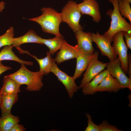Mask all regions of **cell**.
Returning <instances> with one entry per match:
<instances>
[{
    "label": "cell",
    "instance_id": "obj_1",
    "mask_svg": "<svg viewBox=\"0 0 131 131\" xmlns=\"http://www.w3.org/2000/svg\"><path fill=\"white\" fill-rule=\"evenodd\" d=\"M42 14L37 17L27 19L35 22L41 26L44 32L61 36L59 31V26L62 22L60 13L49 7H43L41 9Z\"/></svg>",
    "mask_w": 131,
    "mask_h": 131
},
{
    "label": "cell",
    "instance_id": "obj_2",
    "mask_svg": "<svg viewBox=\"0 0 131 131\" xmlns=\"http://www.w3.org/2000/svg\"><path fill=\"white\" fill-rule=\"evenodd\" d=\"M8 75L21 85H27L25 89L29 91H38L43 85L42 80L43 75L39 71H31L21 64L20 68L16 71Z\"/></svg>",
    "mask_w": 131,
    "mask_h": 131
},
{
    "label": "cell",
    "instance_id": "obj_3",
    "mask_svg": "<svg viewBox=\"0 0 131 131\" xmlns=\"http://www.w3.org/2000/svg\"><path fill=\"white\" fill-rule=\"evenodd\" d=\"M114 7L113 9H109L106 12L110 17L111 21L110 27L104 35L111 43L114 35L117 32L121 31L131 34V25L120 14L118 8V0H108Z\"/></svg>",
    "mask_w": 131,
    "mask_h": 131
},
{
    "label": "cell",
    "instance_id": "obj_4",
    "mask_svg": "<svg viewBox=\"0 0 131 131\" xmlns=\"http://www.w3.org/2000/svg\"><path fill=\"white\" fill-rule=\"evenodd\" d=\"M60 13L62 22L67 23L74 33L83 27L80 24L81 14L76 2L68 1L63 7Z\"/></svg>",
    "mask_w": 131,
    "mask_h": 131
},
{
    "label": "cell",
    "instance_id": "obj_5",
    "mask_svg": "<svg viewBox=\"0 0 131 131\" xmlns=\"http://www.w3.org/2000/svg\"><path fill=\"white\" fill-rule=\"evenodd\" d=\"M124 31H121L114 35L112 46L115 53L119 59L122 68L126 74L128 71V48L123 39Z\"/></svg>",
    "mask_w": 131,
    "mask_h": 131
},
{
    "label": "cell",
    "instance_id": "obj_6",
    "mask_svg": "<svg viewBox=\"0 0 131 131\" xmlns=\"http://www.w3.org/2000/svg\"><path fill=\"white\" fill-rule=\"evenodd\" d=\"M106 67L109 73L118 82L122 89L127 88L131 90V79L126 75L122 69L119 58L107 63Z\"/></svg>",
    "mask_w": 131,
    "mask_h": 131
},
{
    "label": "cell",
    "instance_id": "obj_7",
    "mask_svg": "<svg viewBox=\"0 0 131 131\" xmlns=\"http://www.w3.org/2000/svg\"><path fill=\"white\" fill-rule=\"evenodd\" d=\"M93 57L89 63L79 87L82 88L89 83L95 77L104 70L106 67L107 63H104L98 60L99 53L94 52Z\"/></svg>",
    "mask_w": 131,
    "mask_h": 131
},
{
    "label": "cell",
    "instance_id": "obj_8",
    "mask_svg": "<svg viewBox=\"0 0 131 131\" xmlns=\"http://www.w3.org/2000/svg\"><path fill=\"white\" fill-rule=\"evenodd\" d=\"M52 65L50 72L53 73L57 77L66 88L69 97L71 98L74 93L80 88L75 82L73 77H71L60 70L57 66L54 58H52Z\"/></svg>",
    "mask_w": 131,
    "mask_h": 131
},
{
    "label": "cell",
    "instance_id": "obj_9",
    "mask_svg": "<svg viewBox=\"0 0 131 131\" xmlns=\"http://www.w3.org/2000/svg\"><path fill=\"white\" fill-rule=\"evenodd\" d=\"M93 42L96 44L101 55L107 57L110 61L117 57L111 44V42L104 35H101L97 31L96 33H92Z\"/></svg>",
    "mask_w": 131,
    "mask_h": 131
},
{
    "label": "cell",
    "instance_id": "obj_10",
    "mask_svg": "<svg viewBox=\"0 0 131 131\" xmlns=\"http://www.w3.org/2000/svg\"><path fill=\"white\" fill-rule=\"evenodd\" d=\"M78 8L81 14L90 15L92 17L93 21L99 22L101 18L98 4L95 0H83L77 4Z\"/></svg>",
    "mask_w": 131,
    "mask_h": 131
},
{
    "label": "cell",
    "instance_id": "obj_11",
    "mask_svg": "<svg viewBox=\"0 0 131 131\" xmlns=\"http://www.w3.org/2000/svg\"><path fill=\"white\" fill-rule=\"evenodd\" d=\"M54 58L57 64L65 61L76 58L78 55L79 49L77 45L73 46L68 44L65 40L62 45Z\"/></svg>",
    "mask_w": 131,
    "mask_h": 131
},
{
    "label": "cell",
    "instance_id": "obj_12",
    "mask_svg": "<svg viewBox=\"0 0 131 131\" xmlns=\"http://www.w3.org/2000/svg\"><path fill=\"white\" fill-rule=\"evenodd\" d=\"M42 39L34 31L31 29L22 36L14 38L12 45L13 47L16 48L20 53H26L27 51L22 49L20 47L21 45L27 43H35L42 45Z\"/></svg>",
    "mask_w": 131,
    "mask_h": 131
},
{
    "label": "cell",
    "instance_id": "obj_13",
    "mask_svg": "<svg viewBox=\"0 0 131 131\" xmlns=\"http://www.w3.org/2000/svg\"><path fill=\"white\" fill-rule=\"evenodd\" d=\"M75 33L78 48L84 52L94 53V49L92 45L91 33L85 32L80 30Z\"/></svg>",
    "mask_w": 131,
    "mask_h": 131
},
{
    "label": "cell",
    "instance_id": "obj_14",
    "mask_svg": "<svg viewBox=\"0 0 131 131\" xmlns=\"http://www.w3.org/2000/svg\"><path fill=\"white\" fill-rule=\"evenodd\" d=\"M94 55V53L85 52L79 49L78 55L76 58V66L73 76L75 80L80 77L86 70Z\"/></svg>",
    "mask_w": 131,
    "mask_h": 131
},
{
    "label": "cell",
    "instance_id": "obj_15",
    "mask_svg": "<svg viewBox=\"0 0 131 131\" xmlns=\"http://www.w3.org/2000/svg\"><path fill=\"white\" fill-rule=\"evenodd\" d=\"M121 89L117 81L109 74L103 78L98 85L97 91L115 93Z\"/></svg>",
    "mask_w": 131,
    "mask_h": 131
},
{
    "label": "cell",
    "instance_id": "obj_16",
    "mask_svg": "<svg viewBox=\"0 0 131 131\" xmlns=\"http://www.w3.org/2000/svg\"><path fill=\"white\" fill-rule=\"evenodd\" d=\"M106 69L101 71L95 77L87 84L82 88L84 95H92L97 92L98 87L103 78L109 74Z\"/></svg>",
    "mask_w": 131,
    "mask_h": 131
},
{
    "label": "cell",
    "instance_id": "obj_17",
    "mask_svg": "<svg viewBox=\"0 0 131 131\" xmlns=\"http://www.w3.org/2000/svg\"><path fill=\"white\" fill-rule=\"evenodd\" d=\"M21 85L8 75L5 76L3 84L0 90L1 95L5 94H16L20 91Z\"/></svg>",
    "mask_w": 131,
    "mask_h": 131
},
{
    "label": "cell",
    "instance_id": "obj_18",
    "mask_svg": "<svg viewBox=\"0 0 131 131\" xmlns=\"http://www.w3.org/2000/svg\"><path fill=\"white\" fill-rule=\"evenodd\" d=\"M13 47L12 45L4 47L0 51V61L3 60H12L17 62L20 64L27 66H32V62L28 61L22 60L16 56L12 50Z\"/></svg>",
    "mask_w": 131,
    "mask_h": 131
},
{
    "label": "cell",
    "instance_id": "obj_19",
    "mask_svg": "<svg viewBox=\"0 0 131 131\" xmlns=\"http://www.w3.org/2000/svg\"><path fill=\"white\" fill-rule=\"evenodd\" d=\"M1 101L0 108L1 116L11 113V110L13 105L18 100V94H5L2 95Z\"/></svg>",
    "mask_w": 131,
    "mask_h": 131
},
{
    "label": "cell",
    "instance_id": "obj_20",
    "mask_svg": "<svg viewBox=\"0 0 131 131\" xmlns=\"http://www.w3.org/2000/svg\"><path fill=\"white\" fill-rule=\"evenodd\" d=\"M19 121L18 116H14L11 113L1 116L0 117V131H10Z\"/></svg>",
    "mask_w": 131,
    "mask_h": 131
},
{
    "label": "cell",
    "instance_id": "obj_21",
    "mask_svg": "<svg viewBox=\"0 0 131 131\" xmlns=\"http://www.w3.org/2000/svg\"><path fill=\"white\" fill-rule=\"evenodd\" d=\"M62 36H56L54 38L48 39L42 38V44L46 45L49 49V51L51 55H53L61 48L64 40Z\"/></svg>",
    "mask_w": 131,
    "mask_h": 131
},
{
    "label": "cell",
    "instance_id": "obj_22",
    "mask_svg": "<svg viewBox=\"0 0 131 131\" xmlns=\"http://www.w3.org/2000/svg\"><path fill=\"white\" fill-rule=\"evenodd\" d=\"M47 56L45 57L39 59L35 56L29 53L28 55L34 58L38 63L39 66V71L43 75H47L50 72L52 65L51 55L48 51L46 52Z\"/></svg>",
    "mask_w": 131,
    "mask_h": 131
},
{
    "label": "cell",
    "instance_id": "obj_23",
    "mask_svg": "<svg viewBox=\"0 0 131 131\" xmlns=\"http://www.w3.org/2000/svg\"><path fill=\"white\" fill-rule=\"evenodd\" d=\"M14 35V30L12 26L4 34L0 36V48L3 46L12 45Z\"/></svg>",
    "mask_w": 131,
    "mask_h": 131
},
{
    "label": "cell",
    "instance_id": "obj_24",
    "mask_svg": "<svg viewBox=\"0 0 131 131\" xmlns=\"http://www.w3.org/2000/svg\"><path fill=\"white\" fill-rule=\"evenodd\" d=\"M118 8L122 16L127 18L131 23V8L130 3L124 0H118Z\"/></svg>",
    "mask_w": 131,
    "mask_h": 131
},
{
    "label": "cell",
    "instance_id": "obj_25",
    "mask_svg": "<svg viewBox=\"0 0 131 131\" xmlns=\"http://www.w3.org/2000/svg\"><path fill=\"white\" fill-rule=\"evenodd\" d=\"M86 116L87 118L88 125L85 131H100L98 125L95 124L92 121L91 116L88 113L86 114Z\"/></svg>",
    "mask_w": 131,
    "mask_h": 131
},
{
    "label": "cell",
    "instance_id": "obj_26",
    "mask_svg": "<svg viewBox=\"0 0 131 131\" xmlns=\"http://www.w3.org/2000/svg\"><path fill=\"white\" fill-rule=\"evenodd\" d=\"M100 131H122L118 129L115 126L109 124L106 120H104L99 124Z\"/></svg>",
    "mask_w": 131,
    "mask_h": 131
},
{
    "label": "cell",
    "instance_id": "obj_27",
    "mask_svg": "<svg viewBox=\"0 0 131 131\" xmlns=\"http://www.w3.org/2000/svg\"><path fill=\"white\" fill-rule=\"evenodd\" d=\"M123 36H124L126 44L128 48L131 49V34H129L126 32L124 31Z\"/></svg>",
    "mask_w": 131,
    "mask_h": 131
},
{
    "label": "cell",
    "instance_id": "obj_28",
    "mask_svg": "<svg viewBox=\"0 0 131 131\" xmlns=\"http://www.w3.org/2000/svg\"><path fill=\"white\" fill-rule=\"evenodd\" d=\"M26 129L23 125L18 123L14 125L10 131H25Z\"/></svg>",
    "mask_w": 131,
    "mask_h": 131
},
{
    "label": "cell",
    "instance_id": "obj_29",
    "mask_svg": "<svg viewBox=\"0 0 131 131\" xmlns=\"http://www.w3.org/2000/svg\"><path fill=\"white\" fill-rule=\"evenodd\" d=\"M12 69L11 67L4 65L2 64L1 61H0V75L4 72Z\"/></svg>",
    "mask_w": 131,
    "mask_h": 131
},
{
    "label": "cell",
    "instance_id": "obj_30",
    "mask_svg": "<svg viewBox=\"0 0 131 131\" xmlns=\"http://www.w3.org/2000/svg\"><path fill=\"white\" fill-rule=\"evenodd\" d=\"M131 56L130 54L128 55V71L127 74L128 78L131 79Z\"/></svg>",
    "mask_w": 131,
    "mask_h": 131
},
{
    "label": "cell",
    "instance_id": "obj_31",
    "mask_svg": "<svg viewBox=\"0 0 131 131\" xmlns=\"http://www.w3.org/2000/svg\"><path fill=\"white\" fill-rule=\"evenodd\" d=\"M5 3L3 1L0 2V12H1L5 8Z\"/></svg>",
    "mask_w": 131,
    "mask_h": 131
},
{
    "label": "cell",
    "instance_id": "obj_32",
    "mask_svg": "<svg viewBox=\"0 0 131 131\" xmlns=\"http://www.w3.org/2000/svg\"><path fill=\"white\" fill-rule=\"evenodd\" d=\"M1 96H2V95L0 93V106L1 104V99H2Z\"/></svg>",
    "mask_w": 131,
    "mask_h": 131
},
{
    "label": "cell",
    "instance_id": "obj_33",
    "mask_svg": "<svg viewBox=\"0 0 131 131\" xmlns=\"http://www.w3.org/2000/svg\"><path fill=\"white\" fill-rule=\"evenodd\" d=\"M125 0L129 2L130 3H131V0Z\"/></svg>",
    "mask_w": 131,
    "mask_h": 131
}]
</instances>
